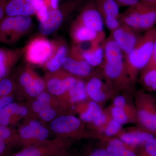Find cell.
I'll list each match as a JSON object with an SVG mask.
<instances>
[{
  "mask_svg": "<svg viewBox=\"0 0 156 156\" xmlns=\"http://www.w3.org/2000/svg\"><path fill=\"white\" fill-rule=\"evenodd\" d=\"M156 40V27L142 35L135 48L125 57L126 68L130 76L136 79L137 73L148 64L153 54Z\"/></svg>",
  "mask_w": 156,
  "mask_h": 156,
  "instance_id": "cell-1",
  "label": "cell"
},
{
  "mask_svg": "<svg viewBox=\"0 0 156 156\" xmlns=\"http://www.w3.org/2000/svg\"><path fill=\"white\" fill-rule=\"evenodd\" d=\"M56 48V41H50L42 35L38 36L23 48V56L29 64L43 66L51 58Z\"/></svg>",
  "mask_w": 156,
  "mask_h": 156,
  "instance_id": "cell-2",
  "label": "cell"
},
{
  "mask_svg": "<svg viewBox=\"0 0 156 156\" xmlns=\"http://www.w3.org/2000/svg\"><path fill=\"white\" fill-rule=\"evenodd\" d=\"M1 21L0 40L6 44L16 43L28 33L32 26L30 17L7 16Z\"/></svg>",
  "mask_w": 156,
  "mask_h": 156,
  "instance_id": "cell-3",
  "label": "cell"
},
{
  "mask_svg": "<svg viewBox=\"0 0 156 156\" xmlns=\"http://www.w3.org/2000/svg\"><path fill=\"white\" fill-rule=\"evenodd\" d=\"M84 122L69 112L58 116L50 123V130L56 137L73 140L85 136Z\"/></svg>",
  "mask_w": 156,
  "mask_h": 156,
  "instance_id": "cell-4",
  "label": "cell"
},
{
  "mask_svg": "<svg viewBox=\"0 0 156 156\" xmlns=\"http://www.w3.org/2000/svg\"><path fill=\"white\" fill-rule=\"evenodd\" d=\"M72 142V140L56 137L42 143L23 147L9 156H54L69 149Z\"/></svg>",
  "mask_w": 156,
  "mask_h": 156,
  "instance_id": "cell-5",
  "label": "cell"
},
{
  "mask_svg": "<svg viewBox=\"0 0 156 156\" xmlns=\"http://www.w3.org/2000/svg\"><path fill=\"white\" fill-rule=\"evenodd\" d=\"M82 0H68L58 9H52L48 12L47 19L39 22V31L42 35L47 36L55 32L64 22L68 15L80 5Z\"/></svg>",
  "mask_w": 156,
  "mask_h": 156,
  "instance_id": "cell-6",
  "label": "cell"
},
{
  "mask_svg": "<svg viewBox=\"0 0 156 156\" xmlns=\"http://www.w3.org/2000/svg\"><path fill=\"white\" fill-rule=\"evenodd\" d=\"M136 100L137 117L146 131L156 135V103L151 95L140 93Z\"/></svg>",
  "mask_w": 156,
  "mask_h": 156,
  "instance_id": "cell-7",
  "label": "cell"
},
{
  "mask_svg": "<svg viewBox=\"0 0 156 156\" xmlns=\"http://www.w3.org/2000/svg\"><path fill=\"white\" fill-rule=\"evenodd\" d=\"M101 66L106 83L112 90L127 89L134 83L128 73L125 61L117 64L104 62Z\"/></svg>",
  "mask_w": 156,
  "mask_h": 156,
  "instance_id": "cell-8",
  "label": "cell"
},
{
  "mask_svg": "<svg viewBox=\"0 0 156 156\" xmlns=\"http://www.w3.org/2000/svg\"><path fill=\"white\" fill-rule=\"evenodd\" d=\"M79 79L62 68L56 72L48 73L44 79L46 90L55 97H61L76 85Z\"/></svg>",
  "mask_w": 156,
  "mask_h": 156,
  "instance_id": "cell-9",
  "label": "cell"
},
{
  "mask_svg": "<svg viewBox=\"0 0 156 156\" xmlns=\"http://www.w3.org/2000/svg\"><path fill=\"white\" fill-rule=\"evenodd\" d=\"M141 35L139 31L124 24L110 34L122 51L124 58L135 48Z\"/></svg>",
  "mask_w": 156,
  "mask_h": 156,
  "instance_id": "cell-10",
  "label": "cell"
},
{
  "mask_svg": "<svg viewBox=\"0 0 156 156\" xmlns=\"http://www.w3.org/2000/svg\"><path fill=\"white\" fill-rule=\"evenodd\" d=\"M75 21L99 33L105 34L103 17L98 10L94 1L85 5Z\"/></svg>",
  "mask_w": 156,
  "mask_h": 156,
  "instance_id": "cell-11",
  "label": "cell"
},
{
  "mask_svg": "<svg viewBox=\"0 0 156 156\" xmlns=\"http://www.w3.org/2000/svg\"><path fill=\"white\" fill-rule=\"evenodd\" d=\"M45 0H10L5 4L7 16L30 17L36 14Z\"/></svg>",
  "mask_w": 156,
  "mask_h": 156,
  "instance_id": "cell-12",
  "label": "cell"
},
{
  "mask_svg": "<svg viewBox=\"0 0 156 156\" xmlns=\"http://www.w3.org/2000/svg\"><path fill=\"white\" fill-rule=\"evenodd\" d=\"M70 36L73 44L87 42L102 43L105 41V34L99 33L76 21L71 27Z\"/></svg>",
  "mask_w": 156,
  "mask_h": 156,
  "instance_id": "cell-13",
  "label": "cell"
},
{
  "mask_svg": "<svg viewBox=\"0 0 156 156\" xmlns=\"http://www.w3.org/2000/svg\"><path fill=\"white\" fill-rule=\"evenodd\" d=\"M88 97L86 83L79 79L72 89L58 98L63 106L70 111V108L73 107L87 101Z\"/></svg>",
  "mask_w": 156,
  "mask_h": 156,
  "instance_id": "cell-14",
  "label": "cell"
},
{
  "mask_svg": "<svg viewBox=\"0 0 156 156\" xmlns=\"http://www.w3.org/2000/svg\"><path fill=\"white\" fill-rule=\"evenodd\" d=\"M140 21V31L146 32L156 24V3L140 1L135 5Z\"/></svg>",
  "mask_w": 156,
  "mask_h": 156,
  "instance_id": "cell-15",
  "label": "cell"
},
{
  "mask_svg": "<svg viewBox=\"0 0 156 156\" xmlns=\"http://www.w3.org/2000/svg\"><path fill=\"white\" fill-rule=\"evenodd\" d=\"M22 56L23 49H0V80L7 77Z\"/></svg>",
  "mask_w": 156,
  "mask_h": 156,
  "instance_id": "cell-16",
  "label": "cell"
},
{
  "mask_svg": "<svg viewBox=\"0 0 156 156\" xmlns=\"http://www.w3.org/2000/svg\"><path fill=\"white\" fill-rule=\"evenodd\" d=\"M62 68L72 75L80 78L87 77L92 74V67L83 59L67 56L62 63Z\"/></svg>",
  "mask_w": 156,
  "mask_h": 156,
  "instance_id": "cell-17",
  "label": "cell"
},
{
  "mask_svg": "<svg viewBox=\"0 0 156 156\" xmlns=\"http://www.w3.org/2000/svg\"><path fill=\"white\" fill-rule=\"evenodd\" d=\"M87 91L88 97L92 101L100 103L106 100L107 92L112 90L99 77L93 76L87 83Z\"/></svg>",
  "mask_w": 156,
  "mask_h": 156,
  "instance_id": "cell-18",
  "label": "cell"
},
{
  "mask_svg": "<svg viewBox=\"0 0 156 156\" xmlns=\"http://www.w3.org/2000/svg\"><path fill=\"white\" fill-rule=\"evenodd\" d=\"M56 41V48L53 55L43 66L48 73H54L62 69L65 58L69 54L67 44L63 41Z\"/></svg>",
  "mask_w": 156,
  "mask_h": 156,
  "instance_id": "cell-19",
  "label": "cell"
},
{
  "mask_svg": "<svg viewBox=\"0 0 156 156\" xmlns=\"http://www.w3.org/2000/svg\"><path fill=\"white\" fill-rule=\"evenodd\" d=\"M75 111L77 112L80 119L84 122L92 123L100 117L104 112L99 105L93 101H85L75 106Z\"/></svg>",
  "mask_w": 156,
  "mask_h": 156,
  "instance_id": "cell-20",
  "label": "cell"
},
{
  "mask_svg": "<svg viewBox=\"0 0 156 156\" xmlns=\"http://www.w3.org/2000/svg\"><path fill=\"white\" fill-rule=\"evenodd\" d=\"M103 47L104 62L117 64L125 62L122 51L110 35L104 42Z\"/></svg>",
  "mask_w": 156,
  "mask_h": 156,
  "instance_id": "cell-21",
  "label": "cell"
},
{
  "mask_svg": "<svg viewBox=\"0 0 156 156\" xmlns=\"http://www.w3.org/2000/svg\"><path fill=\"white\" fill-rule=\"evenodd\" d=\"M103 43L72 57L85 60L92 67L101 66L104 61Z\"/></svg>",
  "mask_w": 156,
  "mask_h": 156,
  "instance_id": "cell-22",
  "label": "cell"
},
{
  "mask_svg": "<svg viewBox=\"0 0 156 156\" xmlns=\"http://www.w3.org/2000/svg\"><path fill=\"white\" fill-rule=\"evenodd\" d=\"M119 137L120 139L126 144L135 147L144 145L155 136L147 131H137L122 133Z\"/></svg>",
  "mask_w": 156,
  "mask_h": 156,
  "instance_id": "cell-23",
  "label": "cell"
},
{
  "mask_svg": "<svg viewBox=\"0 0 156 156\" xmlns=\"http://www.w3.org/2000/svg\"><path fill=\"white\" fill-rule=\"evenodd\" d=\"M94 2L103 19L119 17L120 7L115 0H95Z\"/></svg>",
  "mask_w": 156,
  "mask_h": 156,
  "instance_id": "cell-24",
  "label": "cell"
},
{
  "mask_svg": "<svg viewBox=\"0 0 156 156\" xmlns=\"http://www.w3.org/2000/svg\"><path fill=\"white\" fill-rule=\"evenodd\" d=\"M20 104L13 102L0 110V125L9 126L15 124L20 120L17 115V108Z\"/></svg>",
  "mask_w": 156,
  "mask_h": 156,
  "instance_id": "cell-25",
  "label": "cell"
},
{
  "mask_svg": "<svg viewBox=\"0 0 156 156\" xmlns=\"http://www.w3.org/2000/svg\"><path fill=\"white\" fill-rule=\"evenodd\" d=\"M68 111L61 105H50L43 109L38 114L37 116L43 122H51L58 116L70 112Z\"/></svg>",
  "mask_w": 156,
  "mask_h": 156,
  "instance_id": "cell-26",
  "label": "cell"
},
{
  "mask_svg": "<svg viewBox=\"0 0 156 156\" xmlns=\"http://www.w3.org/2000/svg\"><path fill=\"white\" fill-rule=\"evenodd\" d=\"M0 139L11 149L14 147H22L18 132L9 126H0Z\"/></svg>",
  "mask_w": 156,
  "mask_h": 156,
  "instance_id": "cell-27",
  "label": "cell"
},
{
  "mask_svg": "<svg viewBox=\"0 0 156 156\" xmlns=\"http://www.w3.org/2000/svg\"><path fill=\"white\" fill-rule=\"evenodd\" d=\"M22 89L26 97L30 99H33L46 91V82L44 79H43L38 75Z\"/></svg>",
  "mask_w": 156,
  "mask_h": 156,
  "instance_id": "cell-28",
  "label": "cell"
},
{
  "mask_svg": "<svg viewBox=\"0 0 156 156\" xmlns=\"http://www.w3.org/2000/svg\"><path fill=\"white\" fill-rule=\"evenodd\" d=\"M141 80L146 88L156 91V67L147 66L144 68L142 70Z\"/></svg>",
  "mask_w": 156,
  "mask_h": 156,
  "instance_id": "cell-29",
  "label": "cell"
},
{
  "mask_svg": "<svg viewBox=\"0 0 156 156\" xmlns=\"http://www.w3.org/2000/svg\"><path fill=\"white\" fill-rule=\"evenodd\" d=\"M38 75L35 71L31 65L27 63L23 69L18 78V85L23 89L30 83Z\"/></svg>",
  "mask_w": 156,
  "mask_h": 156,
  "instance_id": "cell-30",
  "label": "cell"
},
{
  "mask_svg": "<svg viewBox=\"0 0 156 156\" xmlns=\"http://www.w3.org/2000/svg\"><path fill=\"white\" fill-rule=\"evenodd\" d=\"M103 147L114 156H137V152L134 150V147L128 144L122 146L106 145Z\"/></svg>",
  "mask_w": 156,
  "mask_h": 156,
  "instance_id": "cell-31",
  "label": "cell"
},
{
  "mask_svg": "<svg viewBox=\"0 0 156 156\" xmlns=\"http://www.w3.org/2000/svg\"><path fill=\"white\" fill-rule=\"evenodd\" d=\"M137 156H156V137L140 146L137 151Z\"/></svg>",
  "mask_w": 156,
  "mask_h": 156,
  "instance_id": "cell-32",
  "label": "cell"
},
{
  "mask_svg": "<svg viewBox=\"0 0 156 156\" xmlns=\"http://www.w3.org/2000/svg\"><path fill=\"white\" fill-rule=\"evenodd\" d=\"M111 114L112 118L118 121L120 124H126L131 119V116L125 110L113 106L111 109Z\"/></svg>",
  "mask_w": 156,
  "mask_h": 156,
  "instance_id": "cell-33",
  "label": "cell"
},
{
  "mask_svg": "<svg viewBox=\"0 0 156 156\" xmlns=\"http://www.w3.org/2000/svg\"><path fill=\"white\" fill-rule=\"evenodd\" d=\"M15 87V83L10 78L7 77L2 79L0 81V97L12 95Z\"/></svg>",
  "mask_w": 156,
  "mask_h": 156,
  "instance_id": "cell-34",
  "label": "cell"
},
{
  "mask_svg": "<svg viewBox=\"0 0 156 156\" xmlns=\"http://www.w3.org/2000/svg\"><path fill=\"white\" fill-rule=\"evenodd\" d=\"M122 125L113 119H111L104 130L105 136H111L115 135L120 131Z\"/></svg>",
  "mask_w": 156,
  "mask_h": 156,
  "instance_id": "cell-35",
  "label": "cell"
},
{
  "mask_svg": "<svg viewBox=\"0 0 156 156\" xmlns=\"http://www.w3.org/2000/svg\"><path fill=\"white\" fill-rule=\"evenodd\" d=\"M84 156H114L108 152L103 147L89 148L85 152Z\"/></svg>",
  "mask_w": 156,
  "mask_h": 156,
  "instance_id": "cell-36",
  "label": "cell"
},
{
  "mask_svg": "<svg viewBox=\"0 0 156 156\" xmlns=\"http://www.w3.org/2000/svg\"><path fill=\"white\" fill-rule=\"evenodd\" d=\"M103 20L104 24L111 33L116 30L123 24L119 17H107Z\"/></svg>",
  "mask_w": 156,
  "mask_h": 156,
  "instance_id": "cell-37",
  "label": "cell"
},
{
  "mask_svg": "<svg viewBox=\"0 0 156 156\" xmlns=\"http://www.w3.org/2000/svg\"><path fill=\"white\" fill-rule=\"evenodd\" d=\"M114 106L125 110L131 117V108L127 105L125 97L122 95H119L115 98L114 100Z\"/></svg>",
  "mask_w": 156,
  "mask_h": 156,
  "instance_id": "cell-38",
  "label": "cell"
},
{
  "mask_svg": "<svg viewBox=\"0 0 156 156\" xmlns=\"http://www.w3.org/2000/svg\"><path fill=\"white\" fill-rule=\"evenodd\" d=\"M48 12V6L47 3L45 2L40 6L36 14L39 22H44L47 19Z\"/></svg>",
  "mask_w": 156,
  "mask_h": 156,
  "instance_id": "cell-39",
  "label": "cell"
},
{
  "mask_svg": "<svg viewBox=\"0 0 156 156\" xmlns=\"http://www.w3.org/2000/svg\"><path fill=\"white\" fill-rule=\"evenodd\" d=\"M14 102V97L12 95L1 97L0 99V110L5 108L9 105Z\"/></svg>",
  "mask_w": 156,
  "mask_h": 156,
  "instance_id": "cell-40",
  "label": "cell"
},
{
  "mask_svg": "<svg viewBox=\"0 0 156 156\" xmlns=\"http://www.w3.org/2000/svg\"><path fill=\"white\" fill-rule=\"evenodd\" d=\"M120 7H131L139 2L140 0H115Z\"/></svg>",
  "mask_w": 156,
  "mask_h": 156,
  "instance_id": "cell-41",
  "label": "cell"
},
{
  "mask_svg": "<svg viewBox=\"0 0 156 156\" xmlns=\"http://www.w3.org/2000/svg\"><path fill=\"white\" fill-rule=\"evenodd\" d=\"M147 66H155L156 67V40L155 43L154 48L152 57Z\"/></svg>",
  "mask_w": 156,
  "mask_h": 156,
  "instance_id": "cell-42",
  "label": "cell"
},
{
  "mask_svg": "<svg viewBox=\"0 0 156 156\" xmlns=\"http://www.w3.org/2000/svg\"><path fill=\"white\" fill-rule=\"evenodd\" d=\"M59 0H49L50 6L52 9H56L58 8Z\"/></svg>",
  "mask_w": 156,
  "mask_h": 156,
  "instance_id": "cell-43",
  "label": "cell"
},
{
  "mask_svg": "<svg viewBox=\"0 0 156 156\" xmlns=\"http://www.w3.org/2000/svg\"><path fill=\"white\" fill-rule=\"evenodd\" d=\"M69 150L65 151H64L54 156H75L73 154L69 151Z\"/></svg>",
  "mask_w": 156,
  "mask_h": 156,
  "instance_id": "cell-44",
  "label": "cell"
},
{
  "mask_svg": "<svg viewBox=\"0 0 156 156\" xmlns=\"http://www.w3.org/2000/svg\"><path fill=\"white\" fill-rule=\"evenodd\" d=\"M143 2L149 3H156V0H140Z\"/></svg>",
  "mask_w": 156,
  "mask_h": 156,
  "instance_id": "cell-45",
  "label": "cell"
}]
</instances>
